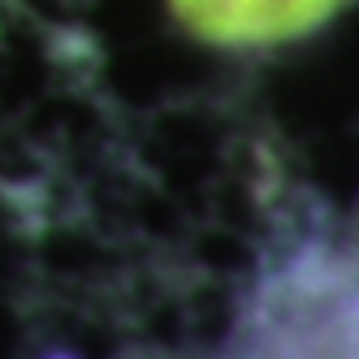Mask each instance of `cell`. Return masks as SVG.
Listing matches in <instances>:
<instances>
[{"label": "cell", "instance_id": "1", "mask_svg": "<svg viewBox=\"0 0 359 359\" xmlns=\"http://www.w3.org/2000/svg\"><path fill=\"white\" fill-rule=\"evenodd\" d=\"M177 22L208 43H281L316 31L351 0H169Z\"/></svg>", "mask_w": 359, "mask_h": 359}]
</instances>
